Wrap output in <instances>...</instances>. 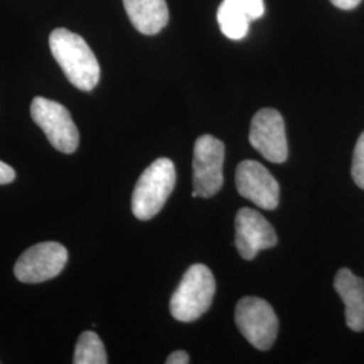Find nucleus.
I'll return each mask as SVG.
<instances>
[{
    "label": "nucleus",
    "mask_w": 364,
    "mask_h": 364,
    "mask_svg": "<svg viewBox=\"0 0 364 364\" xmlns=\"http://www.w3.org/2000/svg\"><path fill=\"white\" fill-rule=\"evenodd\" d=\"M68 250L57 242H43L19 257L14 266V274L23 284H41L50 281L64 270Z\"/></svg>",
    "instance_id": "7"
},
{
    "label": "nucleus",
    "mask_w": 364,
    "mask_h": 364,
    "mask_svg": "<svg viewBox=\"0 0 364 364\" xmlns=\"http://www.w3.org/2000/svg\"><path fill=\"white\" fill-rule=\"evenodd\" d=\"M75 364H105L108 363L105 344L100 338L92 332L87 331L81 333L78 338L76 350H75Z\"/></svg>",
    "instance_id": "14"
},
{
    "label": "nucleus",
    "mask_w": 364,
    "mask_h": 364,
    "mask_svg": "<svg viewBox=\"0 0 364 364\" xmlns=\"http://www.w3.org/2000/svg\"><path fill=\"white\" fill-rule=\"evenodd\" d=\"M176 185V168L169 158L154 161L135 185L131 209L136 219L150 220L164 208Z\"/></svg>",
    "instance_id": "3"
},
{
    "label": "nucleus",
    "mask_w": 364,
    "mask_h": 364,
    "mask_svg": "<svg viewBox=\"0 0 364 364\" xmlns=\"http://www.w3.org/2000/svg\"><path fill=\"white\" fill-rule=\"evenodd\" d=\"M250 144L273 164H284L289 156L287 131L282 115L274 108H263L251 122Z\"/></svg>",
    "instance_id": "8"
},
{
    "label": "nucleus",
    "mask_w": 364,
    "mask_h": 364,
    "mask_svg": "<svg viewBox=\"0 0 364 364\" xmlns=\"http://www.w3.org/2000/svg\"><path fill=\"white\" fill-rule=\"evenodd\" d=\"M49 46L66 78L80 91L91 92L100 80V65L85 39L66 28L53 30Z\"/></svg>",
    "instance_id": "1"
},
{
    "label": "nucleus",
    "mask_w": 364,
    "mask_h": 364,
    "mask_svg": "<svg viewBox=\"0 0 364 364\" xmlns=\"http://www.w3.org/2000/svg\"><path fill=\"white\" fill-rule=\"evenodd\" d=\"M30 115L54 149L64 154H72L77 150L80 134L64 105L37 96L30 107Z\"/></svg>",
    "instance_id": "5"
},
{
    "label": "nucleus",
    "mask_w": 364,
    "mask_h": 364,
    "mask_svg": "<svg viewBox=\"0 0 364 364\" xmlns=\"http://www.w3.org/2000/svg\"><path fill=\"white\" fill-rule=\"evenodd\" d=\"M352 178L355 183L364 189V132L359 136L355 144L353 156H352Z\"/></svg>",
    "instance_id": "15"
},
{
    "label": "nucleus",
    "mask_w": 364,
    "mask_h": 364,
    "mask_svg": "<svg viewBox=\"0 0 364 364\" xmlns=\"http://www.w3.org/2000/svg\"><path fill=\"white\" fill-rule=\"evenodd\" d=\"M225 147L212 135L200 136L193 153V197L209 198L223 186V165Z\"/></svg>",
    "instance_id": "6"
},
{
    "label": "nucleus",
    "mask_w": 364,
    "mask_h": 364,
    "mask_svg": "<svg viewBox=\"0 0 364 364\" xmlns=\"http://www.w3.org/2000/svg\"><path fill=\"white\" fill-rule=\"evenodd\" d=\"M216 291L213 274L205 264L197 263L183 274L170 299V313L181 323H193L207 313Z\"/></svg>",
    "instance_id": "2"
},
{
    "label": "nucleus",
    "mask_w": 364,
    "mask_h": 364,
    "mask_svg": "<svg viewBox=\"0 0 364 364\" xmlns=\"http://www.w3.org/2000/svg\"><path fill=\"white\" fill-rule=\"evenodd\" d=\"M16 174H15V170L0 161V185H7V183H11L15 180Z\"/></svg>",
    "instance_id": "16"
},
{
    "label": "nucleus",
    "mask_w": 364,
    "mask_h": 364,
    "mask_svg": "<svg viewBox=\"0 0 364 364\" xmlns=\"http://www.w3.org/2000/svg\"><path fill=\"white\" fill-rule=\"evenodd\" d=\"M362 0H331L333 6H336L340 10H352L360 4Z\"/></svg>",
    "instance_id": "18"
},
{
    "label": "nucleus",
    "mask_w": 364,
    "mask_h": 364,
    "mask_svg": "<svg viewBox=\"0 0 364 364\" xmlns=\"http://www.w3.org/2000/svg\"><path fill=\"white\" fill-rule=\"evenodd\" d=\"M273 225L258 210L242 208L235 219V246L243 259H254L258 252L277 245Z\"/></svg>",
    "instance_id": "10"
},
{
    "label": "nucleus",
    "mask_w": 364,
    "mask_h": 364,
    "mask_svg": "<svg viewBox=\"0 0 364 364\" xmlns=\"http://www.w3.org/2000/svg\"><path fill=\"white\" fill-rule=\"evenodd\" d=\"M235 323L240 333L260 351L273 347L278 335V317L272 305L259 297H245L235 309Z\"/></svg>",
    "instance_id": "4"
},
{
    "label": "nucleus",
    "mask_w": 364,
    "mask_h": 364,
    "mask_svg": "<svg viewBox=\"0 0 364 364\" xmlns=\"http://www.w3.org/2000/svg\"><path fill=\"white\" fill-rule=\"evenodd\" d=\"M236 189L239 195L266 210L279 204V183L272 173L257 161H243L236 169Z\"/></svg>",
    "instance_id": "9"
},
{
    "label": "nucleus",
    "mask_w": 364,
    "mask_h": 364,
    "mask_svg": "<svg viewBox=\"0 0 364 364\" xmlns=\"http://www.w3.org/2000/svg\"><path fill=\"white\" fill-rule=\"evenodd\" d=\"M264 14L263 0H223L218 10V22L227 38L239 41L247 36L250 22Z\"/></svg>",
    "instance_id": "11"
},
{
    "label": "nucleus",
    "mask_w": 364,
    "mask_h": 364,
    "mask_svg": "<svg viewBox=\"0 0 364 364\" xmlns=\"http://www.w3.org/2000/svg\"><path fill=\"white\" fill-rule=\"evenodd\" d=\"M127 16L139 33L156 36L169 22L166 0H123Z\"/></svg>",
    "instance_id": "13"
},
{
    "label": "nucleus",
    "mask_w": 364,
    "mask_h": 364,
    "mask_svg": "<svg viewBox=\"0 0 364 364\" xmlns=\"http://www.w3.org/2000/svg\"><path fill=\"white\" fill-rule=\"evenodd\" d=\"M335 290L346 306V323L355 332L364 331V281L348 269H340L335 278Z\"/></svg>",
    "instance_id": "12"
},
{
    "label": "nucleus",
    "mask_w": 364,
    "mask_h": 364,
    "mask_svg": "<svg viewBox=\"0 0 364 364\" xmlns=\"http://www.w3.org/2000/svg\"><path fill=\"white\" fill-rule=\"evenodd\" d=\"M168 364H188L189 363V355L185 351H176L170 353L166 359Z\"/></svg>",
    "instance_id": "17"
}]
</instances>
